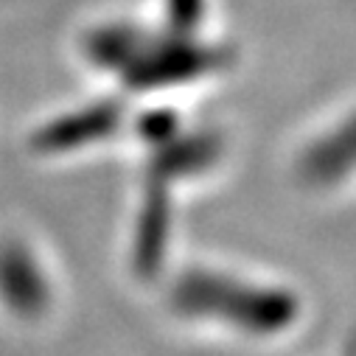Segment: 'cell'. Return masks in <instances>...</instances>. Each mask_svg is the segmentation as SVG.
Returning <instances> with one entry per match:
<instances>
[{"label":"cell","instance_id":"5b68a950","mask_svg":"<svg viewBox=\"0 0 356 356\" xmlns=\"http://www.w3.org/2000/svg\"><path fill=\"white\" fill-rule=\"evenodd\" d=\"M216 154H219V143L211 135L174 140L171 146L157 152V157L152 163V177H160V180L168 183V180H180V177L200 174L202 168H208L216 160Z\"/></svg>","mask_w":356,"mask_h":356},{"label":"cell","instance_id":"6da1fadb","mask_svg":"<svg viewBox=\"0 0 356 356\" xmlns=\"http://www.w3.org/2000/svg\"><path fill=\"white\" fill-rule=\"evenodd\" d=\"M171 306L183 317L222 323L252 337L284 334L300 317V303L289 289L241 281L213 270H188L177 278Z\"/></svg>","mask_w":356,"mask_h":356},{"label":"cell","instance_id":"7a4b0ae2","mask_svg":"<svg viewBox=\"0 0 356 356\" xmlns=\"http://www.w3.org/2000/svg\"><path fill=\"white\" fill-rule=\"evenodd\" d=\"M298 171L309 186L317 188H328L348 180L356 171V115H350L328 135L314 140L303 152Z\"/></svg>","mask_w":356,"mask_h":356},{"label":"cell","instance_id":"3957f363","mask_svg":"<svg viewBox=\"0 0 356 356\" xmlns=\"http://www.w3.org/2000/svg\"><path fill=\"white\" fill-rule=\"evenodd\" d=\"M165 186H168L165 180L152 177L143 197L138 233H135V266L140 275H154L163 264L165 238L171 227V200Z\"/></svg>","mask_w":356,"mask_h":356},{"label":"cell","instance_id":"277c9868","mask_svg":"<svg viewBox=\"0 0 356 356\" xmlns=\"http://www.w3.org/2000/svg\"><path fill=\"white\" fill-rule=\"evenodd\" d=\"M213 65H216L213 54H208V51L188 48V45H174V48L157 54L154 59L143 62L135 70V81H138V87H165V84L194 79Z\"/></svg>","mask_w":356,"mask_h":356}]
</instances>
